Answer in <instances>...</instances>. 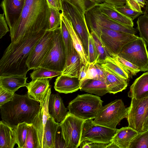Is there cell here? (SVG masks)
I'll use <instances>...</instances> for the list:
<instances>
[{
  "instance_id": "cell-1",
  "label": "cell",
  "mask_w": 148,
  "mask_h": 148,
  "mask_svg": "<svg viewBox=\"0 0 148 148\" xmlns=\"http://www.w3.org/2000/svg\"><path fill=\"white\" fill-rule=\"evenodd\" d=\"M50 8L47 0H25L17 23L11 30V43L32 34L49 30Z\"/></svg>"
},
{
  "instance_id": "cell-2",
  "label": "cell",
  "mask_w": 148,
  "mask_h": 148,
  "mask_svg": "<svg viewBox=\"0 0 148 148\" xmlns=\"http://www.w3.org/2000/svg\"><path fill=\"white\" fill-rule=\"evenodd\" d=\"M47 31L36 32L15 43L11 42L0 60V76H26L29 70L27 64L29 56Z\"/></svg>"
},
{
  "instance_id": "cell-3",
  "label": "cell",
  "mask_w": 148,
  "mask_h": 148,
  "mask_svg": "<svg viewBox=\"0 0 148 148\" xmlns=\"http://www.w3.org/2000/svg\"><path fill=\"white\" fill-rule=\"evenodd\" d=\"M39 103L27 94H15L12 100L0 107L2 121L14 129L23 122L32 124L41 108Z\"/></svg>"
},
{
  "instance_id": "cell-4",
  "label": "cell",
  "mask_w": 148,
  "mask_h": 148,
  "mask_svg": "<svg viewBox=\"0 0 148 148\" xmlns=\"http://www.w3.org/2000/svg\"><path fill=\"white\" fill-rule=\"evenodd\" d=\"M103 102L99 96L91 94L78 95L71 101L67 107L69 112L86 120L95 119L103 106Z\"/></svg>"
},
{
  "instance_id": "cell-5",
  "label": "cell",
  "mask_w": 148,
  "mask_h": 148,
  "mask_svg": "<svg viewBox=\"0 0 148 148\" xmlns=\"http://www.w3.org/2000/svg\"><path fill=\"white\" fill-rule=\"evenodd\" d=\"M105 46L111 56L118 55L127 43L138 37L133 35L118 32L101 27L96 25L89 24Z\"/></svg>"
},
{
  "instance_id": "cell-6",
  "label": "cell",
  "mask_w": 148,
  "mask_h": 148,
  "mask_svg": "<svg viewBox=\"0 0 148 148\" xmlns=\"http://www.w3.org/2000/svg\"><path fill=\"white\" fill-rule=\"evenodd\" d=\"M129 110V107H126L121 99H116L102 106L93 121L97 124L116 129L123 119L127 118Z\"/></svg>"
},
{
  "instance_id": "cell-7",
  "label": "cell",
  "mask_w": 148,
  "mask_h": 148,
  "mask_svg": "<svg viewBox=\"0 0 148 148\" xmlns=\"http://www.w3.org/2000/svg\"><path fill=\"white\" fill-rule=\"evenodd\" d=\"M119 56L138 66L140 71H148V52L146 42L140 37L123 47Z\"/></svg>"
},
{
  "instance_id": "cell-8",
  "label": "cell",
  "mask_w": 148,
  "mask_h": 148,
  "mask_svg": "<svg viewBox=\"0 0 148 148\" xmlns=\"http://www.w3.org/2000/svg\"><path fill=\"white\" fill-rule=\"evenodd\" d=\"M64 16L71 22L72 26L82 42L86 55L88 57L89 38L91 34L88 27L85 15L70 2L62 0Z\"/></svg>"
},
{
  "instance_id": "cell-9",
  "label": "cell",
  "mask_w": 148,
  "mask_h": 148,
  "mask_svg": "<svg viewBox=\"0 0 148 148\" xmlns=\"http://www.w3.org/2000/svg\"><path fill=\"white\" fill-rule=\"evenodd\" d=\"M53 31V46L39 67L62 72L66 62L65 48L60 27Z\"/></svg>"
},
{
  "instance_id": "cell-10",
  "label": "cell",
  "mask_w": 148,
  "mask_h": 148,
  "mask_svg": "<svg viewBox=\"0 0 148 148\" xmlns=\"http://www.w3.org/2000/svg\"><path fill=\"white\" fill-rule=\"evenodd\" d=\"M98 4L86 10L85 16L87 25H96L102 27L133 35L137 33V29L117 22L106 16L100 12Z\"/></svg>"
},
{
  "instance_id": "cell-11",
  "label": "cell",
  "mask_w": 148,
  "mask_h": 148,
  "mask_svg": "<svg viewBox=\"0 0 148 148\" xmlns=\"http://www.w3.org/2000/svg\"><path fill=\"white\" fill-rule=\"evenodd\" d=\"M85 121L71 114L68 112L65 119L60 123L66 148H77L79 146Z\"/></svg>"
},
{
  "instance_id": "cell-12",
  "label": "cell",
  "mask_w": 148,
  "mask_h": 148,
  "mask_svg": "<svg viewBox=\"0 0 148 148\" xmlns=\"http://www.w3.org/2000/svg\"><path fill=\"white\" fill-rule=\"evenodd\" d=\"M117 130L97 124L93 122L92 119L86 120L83 126L81 142L88 140L108 144L111 142Z\"/></svg>"
},
{
  "instance_id": "cell-13",
  "label": "cell",
  "mask_w": 148,
  "mask_h": 148,
  "mask_svg": "<svg viewBox=\"0 0 148 148\" xmlns=\"http://www.w3.org/2000/svg\"><path fill=\"white\" fill-rule=\"evenodd\" d=\"M54 41V31H47L30 53L27 61L29 69L39 66L52 47Z\"/></svg>"
},
{
  "instance_id": "cell-14",
  "label": "cell",
  "mask_w": 148,
  "mask_h": 148,
  "mask_svg": "<svg viewBox=\"0 0 148 148\" xmlns=\"http://www.w3.org/2000/svg\"><path fill=\"white\" fill-rule=\"evenodd\" d=\"M148 116V97L141 99L131 98L127 118L130 127L138 132L143 131Z\"/></svg>"
},
{
  "instance_id": "cell-15",
  "label": "cell",
  "mask_w": 148,
  "mask_h": 148,
  "mask_svg": "<svg viewBox=\"0 0 148 148\" xmlns=\"http://www.w3.org/2000/svg\"><path fill=\"white\" fill-rule=\"evenodd\" d=\"M25 0H3L1 4L6 21L12 30L21 15Z\"/></svg>"
},
{
  "instance_id": "cell-16",
  "label": "cell",
  "mask_w": 148,
  "mask_h": 148,
  "mask_svg": "<svg viewBox=\"0 0 148 148\" xmlns=\"http://www.w3.org/2000/svg\"><path fill=\"white\" fill-rule=\"evenodd\" d=\"M26 87L29 97L40 104L43 102L50 88L49 80L47 78L32 79Z\"/></svg>"
},
{
  "instance_id": "cell-17",
  "label": "cell",
  "mask_w": 148,
  "mask_h": 148,
  "mask_svg": "<svg viewBox=\"0 0 148 148\" xmlns=\"http://www.w3.org/2000/svg\"><path fill=\"white\" fill-rule=\"evenodd\" d=\"M51 94V89L50 88L43 102L40 104L41 106L40 110L32 124L37 131L41 148H42L45 126L48 119L50 116L48 111V105Z\"/></svg>"
},
{
  "instance_id": "cell-18",
  "label": "cell",
  "mask_w": 148,
  "mask_h": 148,
  "mask_svg": "<svg viewBox=\"0 0 148 148\" xmlns=\"http://www.w3.org/2000/svg\"><path fill=\"white\" fill-rule=\"evenodd\" d=\"M48 109L50 116L58 123H60L65 119L68 113L63 100L58 93L51 94Z\"/></svg>"
},
{
  "instance_id": "cell-19",
  "label": "cell",
  "mask_w": 148,
  "mask_h": 148,
  "mask_svg": "<svg viewBox=\"0 0 148 148\" xmlns=\"http://www.w3.org/2000/svg\"><path fill=\"white\" fill-rule=\"evenodd\" d=\"M80 83L78 77L62 75L58 76L54 82V88L59 92L72 93L80 89Z\"/></svg>"
},
{
  "instance_id": "cell-20",
  "label": "cell",
  "mask_w": 148,
  "mask_h": 148,
  "mask_svg": "<svg viewBox=\"0 0 148 148\" xmlns=\"http://www.w3.org/2000/svg\"><path fill=\"white\" fill-rule=\"evenodd\" d=\"M128 96L138 99L148 97V71L135 79L130 87Z\"/></svg>"
},
{
  "instance_id": "cell-21",
  "label": "cell",
  "mask_w": 148,
  "mask_h": 148,
  "mask_svg": "<svg viewBox=\"0 0 148 148\" xmlns=\"http://www.w3.org/2000/svg\"><path fill=\"white\" fill-rule=\"evenodd\" d=\"M102 67L108 93L114 94L121 92L126 88L128 84L127 79L122 78Z\"/></svg>"
},
{
  "instance_id": "cell-22",
  "label": "cell",
  "mask_w": 148,
  "mask_h": 148,
  "mask_svg": "<svg viewBox=\"0 0 148 148\" xmlns=\"http://www.w3.org/2000/svg\"><path fill=\"white\" fill-rule=\"evenodd\" d=\"M138 133L128 126L122 127L117 129L111 142L119 148H129L131 141Z\"/></svg>"
},
{
  "instance_id": "cell-23",
  "label": "cell",
  "mask_w": 148,
  "mask_h": 148,
  "mask_svg": "<svg viewBox=\"0 0 148 148\" xmlns=\"http://www.w3.org/2000/svg\"><path fill=\"white\" fill-rule=\"evenodd\" d=\"M81 91L102 96L108 93L105 81L100 79H86L80 83Z\"/></svg>"
},
{
  "instance_id": "cell-24",
  "label": "cell",
  "mask_w": 148,
  "mask_h": 148,
  "mask_svg": "<svg viewBox=\"0 0 148 148\" xmlns=\"http://www.w3.org/2000/svg\"><path fill=\"white\" fill-rule=\"evenodd\" d=\"M61 19L64 22L71 35L73 46L80 57L81 63L86 67L89 64L82 41L74 30L71 21L68 20L61 12Z\"/></svg>"
},
{
  "instance_id": "cell-25",
  "label": "cell",
  "mask_w": 148,
  "mask_h": 148,
  "mask_svg": "<svg viewBox=\"0 0 148 148\" xmlns=\"http://www.w3.org/2000/svg\"><path fill=\"white\" fill-rule=\"evenodd\" d=\"M100 12L109 18L121 24L133 27V21L105 3L98 4Z\"/></svg>"
},
{
  "instance_id": "cell-26",
  "label": "cell",
  "mask_w": 148,
  "mask_h": 148,
  "mask_svg": "<svg viewBox=\"0 0 148 148\" xmlns=\"http://www.w3.org/2000/svg\"><path fill=\"white\" fill-rule=\"evenodd\" d=\"M27 77L22 75L0 76V86L14 92L21 87L26 86Z\"/></svg>"
},
{
  "instance_id": "cell-27",
  "label": "cell",
  "mask_w": 148,
  "mask_h": 148,
  "mask_svg": "<svg viewBox=\"0 0 148 148\" xmlns=\"http://www.w3.org/2000/svg\"><path fill=\"white\" fill-rule=\"evenodd\" d=\"M60 124L51 116L49 118L45 129L42 148H55L56 136Z\"/></svg>"
},
{
  "instance_id": "cell-28",
  "label": "cell",
  "mask_w": 148,
  "mask_h": 148,
  "mask_svg": "<svg viewBox=\"0 0 148 148\" xmlns=\"http://www.w3.org/2000/svg\"><path fill=\"white\" fill-rule=\"evenodd\" d=\"M16 143L14 129L2 121L0 122V148H13Z\"/></svg>"
},
{
  "instance_id": "cell-29",
  "label": "cell",
  "mask_w": 148,
  "mask_h": 148,
  "mask_svg": "<svg viewBox=\"0 0 148 148\" xmlns=\"http://www.w3.org/2000/svg\"><path fill=\"white\" fill-rule=\"evenodd\" d=\"M81 64L80 57L74 47L72 54L69 60L66 62L62 75L78 77Z\"/></svg>"
},
{
  "instance_id": "cell-30",
  "label": "cell",
  "mask_w": 148,
  "mask_h": 148,
  "mask_svg": "<svg viewBox=\"0 0 148 148\" xmlns=\"http://www.w3.org/2000/svg\"><path fill=\"white\" fill-rule=\"evenodd\" d=\"M99 64L122 78L127 80L130 78L125 70L112 56L107 57L103 62Z\"/></svg>"
},
{
  "instance_id": "cell-31",
  "label": "cell",
  "mask_w": 148,
  "mask_h": 148,
  "mask_svg": "<svg viewBox=\"0 0 148 148\" xmlns=\"http://www.w3.org/2000/svg\"><path fill=\"white\" fill-rule=\"evenodd\" d=\"M60 27L63 40L65 48L66 62L69 60L72 54L74 47L71 35L65 24L62 19Z\"/></svg>"
},
{
  "instance_id": "cell-32",
  "label": "cell",
  "mask_w": 148,
  "mask_h": 148,
  "mask_svg": "<svg viewBox=\"0 0 148 148\" xmlns=\"http://www.w3.org/2000/svg\"><path fill=\"white\" fill-rule=\"evenodd\" d=\"M32 124L23 122L18 124L14 129L18 148H23L25 143L29 129Z\"/></svg>"
},
{
  "instance_id": "cell-33",
  "label": "cell",
  "mask_w": 148,
  "mask_h": 148,
  "mask_svg": "<svg viewBox=\"0 0 148 148\" xmlns=\"http://www.w3.org/2000/svg\"><path fill=\"white\" fill-rule=\"evenodd\" d=\"M86 67V79H100L105 82L103 67L97 63H89Z\"/></svg>"
},
{
  "instance_id": "cell-34",
  "label": "cell",
  "mask_w": 148,
  "mask_h": 148,
  "mask_svg": "<svg viewBox=\"0 0 148 148\" xmlns=\"http://www.w3.org/2000/svg\"><path fill=\"white\" fill-rule=\"evenodd\" d=\"M92 36L97 54L96 63L100 64L103 62L108 56H111L100 39L94 31L90 32Z\"/></svg>"
},
{
  "instance_id": "cell-35",
  "label": "cell",
  "mask_w": 148,
  "mask_h": 148,
  "mask_svg": "<svg viewBox=\"0 0 148 148\" xmlns=\"http://www.w3.org/2000/svg\"><path fill=\"white\" fill-rule=\"evenodd\" d=\"M137 28L142 38L148 45V14L145 11L143 15L139 16L136 22Z\"/></svg>"
},
{
  "instance_id": "cell-36",
  "label": "cell",
  "mask_w": 148,
  "mask_h": 148,
  "mask_svg": "<svg viewBox=\"0 0 148 148\" xmlns=\"http://www.w3.org/2000/svg\"><path fill=\"white\" fill-rule=\"evenodd\" d=\"M62 72L55 71L50 70L42 67H39L34 69L33 71L30 74V76L32 79L38 78H51L62 75Z\"/></svg>"
},
{
  "instance_id": "cell-37",
  "label": "cell",
  "mask_w": 148,
  "mask_h": 148,
  "mask_svg": "<svg viewBox=\"0 0 148 148\" xmlns=\"http://www.w3.org/2000/svg\"><path fill=\"white\" fill-rule=\"evenodd\" d=\"M23 148H41L37 131L33 124L29 127Z\"/></svg>"
},
{
  "instance_id": "cell-38",
  "label": "cell",
  "mask_w": 148,
  "mask_h": 148,
  "mask_svg": "<svg viewBox=\"0 0 148 148\" xmlns=\"http://www.w3.org/2000/svg\"><path fill=\"white\" fill-rule=\"evenodd\" d=\"M129 148H148V130L138 132L131 141Z\"/></svg>"
},
{
  "instance_id": "cell-39",
  "label": "cell",
  "mask_w": 148,
  "mask_h": 148,
  "mask_svg": "<svg viewBox=\"0 0 148 148\" xmlns=\"http://www.w3.org/2000/svg\"><path fill=\"white\" fill-rule=\"evenodd\" d=\"M112 56L116 60L125 70L128 74L129 77L132 78V76L135 75L140 71L138 66L119 56L117 55H114Z\"/></svg>"
},
{
  "instance_id": "cell-40",
  "label": "cell",
  "mask_w": 148,
  "mask_h": 148,
  "mask_svg": "<svg viewBox=\"0 0 148 148\" xmlns=\"http://www.w3.org/2000/svg\"><path fill=\"white\" fill-rule=\"evenodd\" d=\"M50 8L49 30L53 31L60 27L61 22V13L59 10Z\"/></svg>"
},
{
  "instance_id": "cell-41",
  "label": "cell",
  "mask_w": 148,
  "mask_h": 148,
  "mask_svg": "<svg viewBox=\"0 0 148 148\" xmlns=\"http://www.w3.org/2000/svg\"><path fill=\"white\" fill-rule=\"evenodd\" d=\"M115 8L118 11L132 21L144 13L143 12H139L134 10L126 4L115 7Z\"/></svg>"
},
{
  "instance_id": "cell-42",
  "label": "cell",
  "mask_w": 148,
  "mask_h": 148,
  "mask_svg": "<svg viewBox=\"0 0 148 148\" xmlns=\"http://www.w3.org/2000/svg\"><path fill=\"white\" fill-rule=\"evenodd\" d=\"M88 62L89 63H96L97 54L93 38L91 34L89 38Z\"/></svg>"
},
{
  "instance_id": "cell-43",
  "label": "cell",
  "mask_w": 148,
  "mask_h": 148,
  "mask_svg": "<svg viewBox=\"0 0 148 148\" xmlns=\"http://www.w3.org/2000/svg\"><path fill=\"white\" fill-rule=\"evenodd\" d=\"M14 92L0 86V107L12 100Z\"/></svg>"
},
{
  "instance_id": "cell-44",
  "label": "cell",
  "mask_w": 148,
  "mask_h": 148,
  "mask_svg": "<svg viewBox=\"0 0 148 148\" xmlns=\"http://www.w3.org/2000/svg\"><path fill=\"white\" fill-rule=\"evenodd\" d=\"M146 0H126L125 4L132 9L142 12L141 8L144 7Z\"/></svg>"
},
{
  "instance_id": "cell-45",
  "label": "cell",
  "mask_w": 148,
  "mask_h": 148,
  "mask_svg": "<svg viewBox=\"0 0 148 148\" xmlns=\"http://www.w3.org/2000/svg\"><path fill=\"white\" fill-rule=\"evenodd\" d=\"M3 13L0 14V38L9 31Z\"/></svg>"
},
{
  "instance_id": "cell-46",
  "label": "cell",
  "mask_w": 148,
  "mask_h": 148,
  "mask_svg": "<svg viewBox=\"0 0 148 148\" xmlns=\"http://www.w3.org/2000/svg\"><path fill=\"white\" fill-rule=\"evenodd\" d=\"M76 7L82 14L85 15L86 11L83 0H65Z\"/></svg>"
},
{
  "instance_id": "cell-47",
  "label": "cell",
  "mask_w": 148,
  "mask_h": 148,
  "mask_svg": "<svg viewBox=\"0 0 148 148\" xmlns=\"http://www.w3.org/2000/svg\"><path fill=\"white\" fill-rule=\"evenodd\" d=\"M107 144L86 140L84 142V146L85 148H106Z\"/></svg>"
},
{
  "instance_id": "cell-48",
  "label": "cell",
  "mask_w": 148,
  "mask_h": 148,
  "mask_svg": "<svg viewBox=\"0 0 148 148\" xmlns=\"http://www.w3.org/2000/svg\"><path fill=\"white\" fill-rule=\"evenodd\" d=\"M49 8H52L62 11V0H47Z\"/></svg>"
},
{
  "instance_id": "cell-49",
  "label": "cell",
  "mask_w": 148,
  "mask_h": 148,
  "mask_svg": "<svg viewBox=\"0 0 148 148\" xmlns=\"http://www.w3.org/2000/svg\"><path fill=\"white\" fill-rule=\"evenodd\" d=\"M85 10L96 4L105 3L104 0H83Z\"/></svg>"
},
{
  "instance_id": "cell-50",
  "label": "cell",
  "mask_w": 148,
  "mask_h": 148,
  "mask_svg": "<svg viewBox=\"0 0 148 148\" xmlns=\"http://www.w3.org/2000/svg\"><path fill=\"white\" fill-rule=\"evenodd\" d=\"M104 1L105 3L114 7L123 6L126 3V0H104Z\"/></svg>"
},
{
  "instance_id": "cell-51",
  "label": "cell",
  "mask_w": 148,
  "mask_h": 148,
  "mask_svg": "<svg viewBox=\"0 0 148 148\" xmlns=\"http://www.w3.org/2000/svg\"><path fill=\"white\" fill-rule=\"evenodd\" d=\"M86 67L84 64H81L78 77L80 83L86 79Z\"/></svg>"
},
{
  "instance_id": "cell-52",
  "label": "cell",
  "mask_w": 148,
  "mask_h": 148,
  "mask_svg": "<svg viewBox=\"0 0 148 148\" xmlns=\"http://www.w3.org/2000/svg\"><path fill=\"white\" fill-rule=\"evenodd\" d=\"M148 130V116L143 126V131Z\"/></svg>"
},
{
  "instance_id": "cell-53",
  "label": "cell",
  "mask_w": 148,
  "mask_h": 148,
  "mask_svg": "<svg viewBox=\"0 0 148 148\" xmlns=\"http://www.w3.org/2000/svg\"><path fill=\"white\" fill-rule=\"evenodd\" d=\"M119 148L118 147L116 146V145H115L112 142H111L109 143L107 145V146L106 147V148Z\"/></svg>"
},
{
  "instance_id": "cell-54",
  "label": "cell",
  "mask_w": 148,
  "mask_h": 148,
  "mask_svg": "<svg viewBox=\"0 0 148 148\" xmlns=\"http://www.w3.org/2000/svg\"><path fill=\"white\" fill-rule=\"evenodd\" d=\"M145 5V11L147 12H148V0H146Z\"/></svg>"
}]
</instances>
